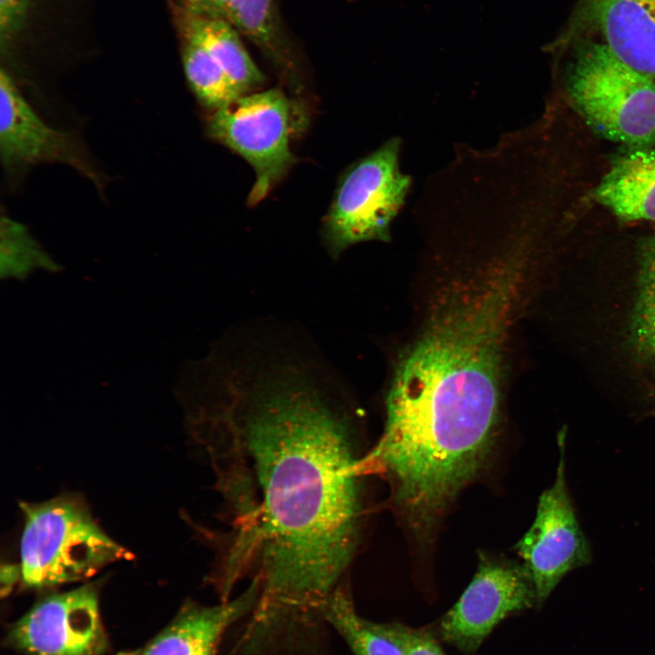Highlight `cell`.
Listing matches in <instances>:
<instances>
[{
	"label": "cell",
	"mask_w": 655,
	"mask_h": 655,
	"mask_svg": "<svg viewBox=\"0 0 655 655\" xmlns=\"http://www.w3.org/2000/svg\"><path fill=\"white\" fill-rule=\"evenodd\" d=\"M260 329L219 343L192 430L221 499L223 600L245 576L258 604L316 608L339 587L360 529V459L341 377L312 339Z\"/></svg>",
	"instance_id": "obj_1"
},
{
	"label": "cell",
	"mask_w": 655,
	"mask_h": 655,
	"mask_svg": "<svg viewBox=\"0 0 655 655\" xmlns=\"http://www.w3.org/2000/svg\"><path fill=\"white\" fill-rule=\"evenodd\" d=\"M528 262L515 241L446 283L395 368L387 428L438 454L494 442L507 339Z\"/></svg>",
	"instance_id": "obj_2"
},
{
	"label": "cell",
	"mask_w": 655,
	"mask_h": 655,
	"mask_svg": "<svg viewBox=\"0 0 655 655\" xmlns=\"http://www.w3.org/2000/svg\"><path fill=\"white\" fill-rule=\"evenodd\" d=\"M25 517L21 575L29 587H47L87 578L130 552L96 523L85 502L66 495L20 503Z\"/></svg>",
	"instance_id": "obj_3"
},
{
	"label": "cell",
	"mask_w": 655,
	"mask_h": 655,
	"mask_svg": "<svg viewBox=\"0 0 655 655\" xmlns=\"http://www.w3.org/2000/svg\"><path fill=\"white\" fill-rule=\"evenodd\" d=\"M568 92L602 136L635 147L655 143V81L626 65L604 43L579 52Z\"/></svg>",
	"instance_id": "obj_4"
},
{
	"label": "cell",
	"mask_w": 655,
	"mask_h": 655,
	"mask_svg": "<svg viewBox=\"0 0 655 655\" xmlns=\"http://www.w3.org/2000/svg\"><path fill=\"white\" fill-rule=\"evenodd\" d=\"M400 147L399 138H390L351 165L338 181L320 230L333 260L353 245L389 239L390 225L411 186L399 167Z\"/></svg>",
	"instance_id": "obj_5"
},
{
	"label": "cell",
	"mask_w": 655,
	"mask_h": 655,
	"mask_svg": "<svg viewBox=\"0 0 655 655\" xmlns=\"http://www.w3.org/2000/svg\"><path fill=\"white\" fill-rule=\"evenodd\" d=\"M294 108L283 90L273 87L242 95L209 116L208 136L240 156L255 172L250 207L264 200L297 162L290 148Z\"/></svg>",
	"instance_id": "obj_6"
},
{
	"label": "cell",
	"mask_w": 655,
	"mask_h": 655,
	"mask_svg": "<svg viewBox=\"0 0 655 655\" xmlns=\"http://www.w3.org/2000/svg\"><path fill=\"white\" fill-rule=\"evenodd\" d=\"M536 603L533 580L524 564L480 554L469 586L429 628L463 655H476L500 621Z\"/></svg>",
	"instance_id": "obj_7"
},
{
	"label": "cell",
	"mask_w": 655,
	"mask_h": 655,
	"mask_svg": "<svg viewBox=\"0 0 655 655\" xmlns=\"http://www.w3.org/2000/svg\"><path fill=\"white\" fill-rule=\"evenodd\" d=\"M559 459L554 483L539 499L529 529L515 546L528 569L541 606L570 570L588 564L591 554L579 527L565 479V431L558 436Z\"/></svg>",
	"instance_id": "obj_8"
},
{
	"label": "cell",
	"mask_w": 655,
	"mask_h": 655,
	"mask_svg": "<svg viewBox=\"0 0 655 655\" xmlns=\"http://www.w3.org/2000/svg\"><path fill=\"white\" fill-rule=\"evenodd\" d=\"M12 640L31 655H98L105 648L96 589L49 596L14 627Z\"/></svg>",
	"instance_id": "obj_9"
},
{
	"label": "cell",
	"mask_w": 655,
	"mask_h": 655,
	"mask_svg": "<svg viewBox=\"0 0 655 655\" xmlns=\"http://www.w3.org/2000/svg\"><path fill=\"white\" fill-rule=\"evenodd\" d=\"M0 153L6 167L62 162L98 184V176L74 135L47 125L4 70L0 75Z\"/></svg>",
	"instance_id": "obj_10"
},
{
	"label": "cell",
	"mask_w": 655,
	"mask_h": 655,
	"mask_svg": "<svg viewBox=\"0 0 655 655\" xmlns=\"http://www.w3.org/2000/svg\"><path fill=\"white\" fill-rule=\"evenodd\" d=\"M589 8L611 52L655 81V0H591Z\"/></svg>",
	"instance_id": "obj_11"
},
{
	"label": "cell",
	"mask_w": 655,
	"mask_h": 655,
	"mask_svg": "<svg viewBox=\"0 0 655 655\" xmlns=\"http://www.w3.org/2000/svg\"><path fill=\"white\" fill-rule=\"evenodd\" d=\"M257 582L252 581L240 596L213 607L183 611L139 655H213L224 630L258 603Z\"/></svg>",
	"instance_id": "obj_12"
},
{
	"label": "cell",
	"mask_w": 655,
	"mask_h": 655,
	"mask_svg": "<svg viewBox=\"0 0 655 655\" xmlns=\"http://www.w3.org/2000/svg\"><path fill=\"white\" fill-rule=\"evenodd\" d=\"M594 196L619 218L655 221V150L634 147L620 155Z\"/></svg>",
	"instance_id": "obj_13"
},
{
	"label": "cell",
	"mask_w": 655,
	"mask_h": 655,
	"mask_svg": "<svg viewBox=\"0 0 655 655\" xmlns=\"http://www.w3.org/2000/svg\"><path fill=\"white\" fill-rule=\"evenodd\" d=\"M179 15L181 32L198 41L244 95L266 82L231 23L180 9Z\"/></svg>",
	"instance_id": "obj_14"
},
{
	"label": "cell",
	"mask_w": 655,
	"mask_h": 655,
	"mask_svg": "<svg viewBox=\"0 0 655 655\" xmlns=\"http://www.w3.org/2000/svg\"><path fill=\"white\" fill-rule=\"evenodd\" d=\"M179 9L226 19L250 41L261 42L285 28L279 0H177Z\"/></svg>",
	"instance_id": "obj_15"
},
{
	"label": "cell",
	"mask_w": 655,
	"mask_h": 655,
	"mask_svg": "<svg viewBox=\"0 0 655 655\" xmlns=\"http://www.w3.org/2000/svg\"><path fill=\"white\" fill-rule=\"evenodd\" d=\"M639 255L630 338L639 363L655 378V234L642 243Z\"/></svg>",
	"instance_id": "obj_16"
},
{
	"label": "cell",
	"mask_w": 655,
	"mask_h": 655,
	"mask_svg": "<svg viewBox=\"0 0 655 655\" xmlns=\"http://www.w3.org/2000/svg\"><path fill=\"white\" fill-rule=\"evenodd\" d=\"M319 610L342 635L354 655H404L381 623L369 621L357 613L350 598L340 588L328 598Z\"/></svg>",
	"instance_id": "obj_17"
},
{
	"label": "cell",
	"mask_w": 655,
	"mask_h": 655,
	"mask_svg": "<svg viewBox=\"0 0 655 655\" xmlns=\"http://www.w3.org/2000/svg\"><path fill=\"white\" fill-rule=\"evenodd\" d=\"M182 36L185 75L191 90L204 106L213 112L244 95L198 41L184 33Z\"/></svg>",
	"instance_id": "obj_18"
},
{
	"label": "cell",
	"mask_w": 655,
	"mask_h": 655,
	"mask_svg": "<svg viewBox=\"0 0 655 655\" xmlns=\"http://www.w3.org/2000/svg\"><path fill=\"white\" fill-rule=\"evenodd\" d=\"M381 627L398 643L404 655H447L429 627L412 628L399 622L381 623Z\"/></svg>",
	"instance_id": "obj_19"
},
{
	"label": "cell",
	"mask_w": 655,
	"mask_h": 655,
	"mask_svg": "<svg viewBox=\"0 0 655 655\" xmlns=\"http://www.w3.org/2000/svg\"><path fill=\"white\" fill-rule=\"evenodd\" d=\"M29 0H0L2 40L9 39L19 27Z\"/></svg>",
	"instance_id": "obj_20"
},
{
	"label": "cell",
	"mask_w": 655,
	"mask_h": 655,
	"mask_svg": "<svg viewBox=\"0 0 655 655\" xmlns=\"http://www.w3.org/2000/svg\"><path fill=\"white\" fill-rule=\"evenodd\" d=\"M349 1V0H348Z\"/></svg>",
	"instance_id": "obj_21"
}]
</instances>
